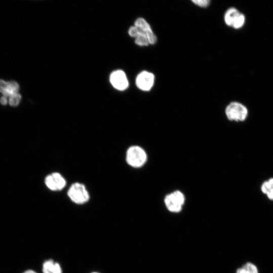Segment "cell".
<instances>
[{
    "label": "cell",
    "mask_w": 273,
    "mask_h": 273,
    "mask_svg": "<svg viewBox=\"0 0 273 273\" xmlns=\"http://www.w3.org/2000/svg\"><path fill=\"white\" fill-rule=\"evenodd\" d=\"M147 154L141 147L133 145L128 148L126 153L127 163L133 168H140L144 166L147 160Z\"/></svg>",
    "instance_id": "1"
},
{
    "label": "cell",
    "mask_w": 273,
    "mask_h": 273,
    "mask_svg": "<svg viewBox=\"0 0 273 273\" xmlns=\"http://www.w3.org/2000/svg\"><path fill=\"white\" fill-rule=\"evenodd\" d=\"M225 114L230 121H244L248 116L247 108L241 103L234 101L229 104L225 108Z\"/></svg>",
    "instance_id": "2"
},
{
    "label": "cell",
    "mask_w": 273,
    "mask_h": 273,
    "mask_svg": "<svg viewBox=\"0 0 273 273\" xmlns=\"http://www.w3.org/2000/svg\"><path fill=\"white\" fill-rule=\"evenodd\" d=\"M67 195L69 199L77 204H84L89 199V194L86 187L78 182L74 183L70 186Z\"/></svg>",
    "instance_id": "3"
},
{
    "label": "cell",
    "mask_w": 273,
    "mask_h": 273,
    "mask_svg": "<svg viewBox=\"0 0 273 273\" xmlns=\"http://www.w3.org/2000/svg\"><path fill=\"white\" fill-rule=\"evenodd\" d=\"M224 21L226 25L236 29L242 28L245 24L246 17L236 8H230L224 15Z\"/></svg>",
    "instance_id": "4"
},
{
    "label": "cell",
    "mask_w": 273,
    "mask_h": 273,
    "mask_svg": "<svg viewBox=\"0 0 273 273\" xmlns=\"http://www.w3.org/2000/svg\"><path fill=\"white\" fill-rule=\"evenodd\" d=\"M164 201L166 207L169 211L177 213L182 209L185 197L181 191L176 190L167 195Z\"/></svg>",
    "instance_id": "5"
},
{
    "label": "cell",
    "mask_w": 273,
    "mask_h": 273,
    "mask_svg": "<svg viewBox=\"0 0 273 273\" xmlns=\"http://www.w3.org/2000/svg\"><path fill=\"white\" fill-rule=\"evenodd\" d=\"M137 30L138 34L144 35L147 37L150 44H155L157 40L156 35L153 31L150 24L143 18H138L134 25Z\"/></svg>",
    "instance_id": "6"
},
{
    "label": "cell",
    "mask_w": 273,
    "mask_h": 273,
    "mask_svg": "<svg viewBox=\"0 0 273 273\" xmlns=\"http://www.w3.org/2000/svg\"><path fill=\"white\" fill-rule=\"evenodd\" d=\"M155 76L152 73L143 71L140 73L135 79L137 87L143 91H149L153 86Z\"/></svg>",
    "instance_id": "7"
},
{
    "label": "cell",
    "mask_w": 273,
    "mask_h": 273,
    "mask_svg": "<svg viewBox=\"0 0 273 273\" xmlns=\"http://www.w3.org/2000/svg\"><path fill=\"white\" fill-rule=\"evenodd\" d=\"M45 184L52 191H60L66 186V181L60 173L54 172L46 177Z\"/></svg>",
    "instance_id": "8"
},
{
    "label": "cell",
    "mask_w": 273,
    "mask_h": 273,
    "mask_svg": "<svg viewBox=\"0 0 273 273\" xmlns=\"http://www.w3.org/2000/svg\"><path fill=\"white\" fill-rule=\"evenodd\" d=\"M110 81L112 86L119 90L126 89L129 84L125 73L121 70H116L111 74Z\"/></svg>",
    "instance_id": "9"
},
{
    "label": "cell",
    "mask_w": 273,
    "mask_h": 273,
    "mask_svg": "<svg viewBox=\"0 0 273 273\" xmlns=\"http://www.w3.org/2000/svg\"><path fill=\"white\" fill-rule=\"evenodd\" d=\"M43 273H62L60 265L53 260L50 259L44 262L42 265Z\"/></svg>",
    "instance_id": "10"
},
{
    "label": "cell",
    "mask_w": 273,
    "mask_h": 273,
    "mask_svg": "<svg viewBox=\"0 0 273 273\" xmlns=\"http://www.w3.org/2000/svg\"><path fill=\"white\" fill-rule=\"evenodd\" d=\"M19 89V86L16 82L14 81L7 82L5 90L3 93L4 97H10L12 95L17 93Z\"/></svg>",
    "instance_id": "11"
},
{
    "label": "cell",
    "mask_w": 273,
    "mask_h": 273,
    "mask_svg": "<svg viewBox=\"0 0 273 273\" xmlns=\"http://www.w3.org/2000/svg\"><path fill=\"white\" fill-rule=\"evenodd\" d=\"M236 273H259V271L254 264L247 262L239 268Z\"/></svg>",
    "instance_id": "12"
},
{
    "label": "cell",
    "mask_w": 273,
    "mask_h": 273,
    "mask_svg": "<svg viewBox=\"0 0 273 273\" xmlns=\"http://www.w3.org/2000/svg\"><path fill=\"white\" fill-rule=\"evenodd\" d=\"M134 42L137 45L141 47L148 46L150 44L147 37L140 34H138L135 37Z\"/></svg>",
    "instance_id": "13"
},
{
    "label": "cell",
    "mask_w": 273,
    "mask_h": 273,
    "mask_svg": "<svg viewBox=\"0 0 273 273\" xmlns=\"http://www.w3.org/2000/svg\"><path fill=\"white\" fill-rule=\"evenodd\" d=\"M20 99L21 95L19 94L16 93L12 95L9 98V104L12 106H16L19 104Z\"/></svg>",
    "instance_id": "14"
},
{
    "label": "cell",
    "mask_w": 273,
    "mask_h": 273,
    "mask_svg": "<svg viewBox=\"0 0 273 273\" xmlns=\"http://www.w3.org/2000/svg\"><path fill=\"white\" fill-rule=\"evenodd\" d=\"M192 2L195 5L201 8H206L210 3V1L209 0H193Z\"/></svg>",
    "instance_id": "15"
},
{
    "label": "cell",
    "mask_w": 273,
    "mask_h": 273,
    "mask_svg": "<svg viewBox=\"0 0 273 273\" xmlns=\"http://www.w3.org/2000/svg\"><path fill=\"white\" fill-rule=\"evenodd\" d=\"M272 188L273 186L268 180H267L262 184L261 187V190L263 194H266L267 192Z\"/></svg>",
    "instance_id": "16"
},
{
    "label": "cell",
    "mask_w": 273,
    "mask_h": 273,
    "mask_svg": "<svg viewBox=\"0 0 273 273\" xmlns=\"http://www.w3.org/2000/svg\"><path fill=\"white\" fill-rule=\"evenodd\" d=\"M266 195L269 200L273 201V188L270 190Z\"/></svg>",
    "instance_id": "17"
},
{
    "label": "cell",
    "mask_w": 273,
    "mask_h": 273,
    "mask_svg": "<svg viewBox=\"0 0 273 273\" xmlns=\"http://www.w3.org/2000/svg\"><path fill=\"white\" fill-rule=\"evenodd\" d=\"M0 102L1 103L4 105H5L7 104V100L5 97H3L1 98Z\"/></svg>",
    "instance_id": "18"
},
{
    "label": "cell",
    "mask_w": 273,
    "mask_h": 273,
    "mask_svg": "<svg viewBox=\"0 0 273 273\" xmlns=\"http://www.w3.org/2000/svg\"><path fill=\"white\" fill-rule=\"evenodd\" d=\"M23 273H37V272L33 270H27L25 271Z\"/></svg>",
    "instance_id": "19"
},
{
    "label": "cell",
    "mask_w": 273,
    "mask_h": 273,
    "mask_svg": "<svg viewBox=\"0 0 273 273\" xmlns=\"http://www.w3.org/2000/svg\"><path fill=\"white\" fill-rule=\"evenodd\" d=\"M93 273H98V272H93Z\"/></svg>",
    "instance_id": "20"
}]
</instances>
